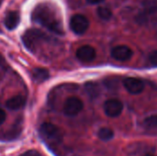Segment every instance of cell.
Returning a JSON list of instances; mask_svg holds the SVG:
<instances>
[{
    "mask_svg": "<svg viewBox=\"0 0 157 156\" xmlns=\"http://www.w3.org/2000/svg\"><path fill=\"white\" fill-rule=\"evenodd\" d=\"M84 108L83 101L76 97H71L66 99L64 105H63V112L66 116L74 117L79 114Z\"/></svg>",
    "mask_w": 157,
    "mask_h": 156,
    "instance_id": "cell-6",
    "label": "cell"
},
{
    "mask_svg": "<svg viewBox=\"0 0 157 156\" xmlns=\"http://www.w3.org/2000/svg\"><path fill=\"white\" fill-rule=\"evenodd\" d=\"M97 13H98V16L103 20H109L112 17L111 10L107 6H99L97 10Z\"/></svg>",
    "mask_w": 157,
    "mask_h": 156,
    "instance_id": "cell-16",
    "label": "cell"
},
{
    "mask_svg": "<svg viewBox=\"0 0 157 156\" xmlns=\"http://www.w3.org/2000/svg\"><path fill=\"white\" fill-rule=\"evenodd\" d=\"M140 23L155 24L157 22V0H144L143 11L139 14Z\"/></svg>",
    "mask_w": 157,
    "mask_h": 156,
    "instance_id": "cell-3",
    "label": "cell"
},
{
    "mask_svg": "<svg viewBox=\"0 0 157 156\" xmlns=\"http://www.w3.org/2000/svg\"><path fill=\"white\" fill-rule=\"evenodd\" d=\"M98 137L101 140V141H104V142H108V141H110L113 139L114 137V132L111 129L109 128H101L98 132Z\"/></svg>",
    "mask_w": 157,
    "mask_h": 156,
    "instance_id": "cell-14",
    "label": "cell"
},
{
    "mask_svg": "<svg viewBox=\"0 0 157 156\" xmlns=\"http://www.w3.org/2000/svg\"><path fill=\"white\" fill-rule=\"evenodd\" d=\"M40 136L50 144H59L63 142V133L61 130L54 124L44 122L40 127Z\"/></svg>",
    "mask_w": 157,
    "mask_h": 156,
    "instance_id": "cell-2",
    "label": "cell"
},
{
    "mask_svg": "<svg viewBox=\"0 0 157 156\" xmlns=\"http://www.w3.org/2000/svg\"><path fill=\"white\" fill-rule=\"evenodd\" d=\"M144 126L148 130L157 129V115H153L146 118L144 121Z\"/></svg>",
    "mask_w": 157,
    "mask_h": 156,
    "instance_id": "cell-17",
    "label": "cell"
},
{
    "mask_svg": "<svg viewBox=\"0 0 157 156\" xmlns=\"http://www.w3.org/2000/svg\"><path fill=\"white\" fill-rule=\"evenodd\" d=\"M123 86L126 90L132 95L141 94L144 90V83L142 79L135 77H127L123 81Z\"/></svg>",
    "mask_w": 157,
    "mask_h": 156,
    "instance_id": "cell-8",
    "label": "cell"
},
{
    "mask_svg": "<svg viewBox=\"0 0 157 156\" xmlns=\"http://www.w3.org/2000/svg\"><path fill=\"white\" fill-rule=\"evenodd\" d=\"M32 19L54 33H63L62 21L59 19L56 12L46 4H40L34 8Z\"/></svg>",
    "mask_w": 157,
    "mask_h": 156,
    "instance_id": "cell-1",
    "label": "cell"
},
{
    "mask_svg": "<svg viewBox=\"0 0 157 156\" xmlns=\"http://www.w3.org/2000/svg\"><path fill=\"white\" fill-rule=\"evenodd\" d=\"M144 156H155V155H153V154H146V155H144Z\"/></svg>",
    "mask_w": 157,
    "mask_h": 156,
    "instance_id": "cell-21",
    "label": "cell"
},
{
    "mask_svg": "<svg viewBox=\"0 0 157 156\" xmlns=\"http://www.w3.org/2000/svg\"><path fill=\"white\" fill-rule=\"evenodd\" d=\"M86 91L90 97H97L99 94V86L95 82H88L85 86Z\"/></svg>",
    "mask_w": 157,
    "mask_h": 156,
    "instance_id": "cell-15",
    "label": "cell"
},
{
    "mask_svg": "<svg viewBox=\"0 0 157 156\" xmlns=\"http://www.w3.org/2000/svg\"><path fill=\"white\" fill-rule=\"evenodd\" d=\"M88 3H90V4H93V5H95V4H99V3H102L104 0H86Z\"/></svg>",
    "mask_w": 157,
    "mask_h": 156,
    "instance_id": "cell-20",
    "label": "cell"
},
{
    "mask_svg": "<svg viewBox=\"0 0 157 156\" xmlns=\"http://www.w3.org/2000/svg\"><path fill=\"white\" fill-rule=\"evenodd\" d=\"M111 56L120 62H125L132 58V51L126 45H119L111 50Z\"/></svg>",
    "mask_w": 157,
    "mask_h": 156,
    "instance_id": "cell-9",
    "label": "cell"
},
{
    "mask_svg": "<svg viewBox=\"0 0 157 156\" xmlns=\"http://www.w3.org/2000/svg\"><path fill=\"white\" fill-rule=\"evenodd\" d=\"M148 62H149L150 65L157 67V50L150 53V55L148 57Z\"/></svg>",
    "mask_w": 157,
    "mask_h": 156,
    "instance_id": "cell-18",
    "label": "cell"
},
{
    "mask_svg": "<svg viewBox=\"0 0 157 156\" xmlns=\"http://www.w3.org/2000/svg\"><path fill=\"white\" fill-rule=\"evenodd\" d=\"M44 34L39 29H28L22 36V41L27 49L34 51L37 47V44L42 40Z\"/></svg>",
    "mask_w": 157,
    "mask_h": 156,
    "instance_id": "cell-4",
    "label": "cell"
},
{
    "mask_svg": "<svg viewBox=\"0 0 157 156\" xmlns=\"http://www.w3.org/2000/svg\"><path fill=\"white\" fill-rule=\"evenodd\" d=\"M123 110V104L118 99H109L104 103V112L108 117H119Z\"/></svg>",
    "mask_w": 157,
    "mask_h": 156,
    "instance_id": "cell-7",
    "label": "cell"
},
{
    "mask_svg": "<svg viewBox=\"0 0 157 156\" xmlns=\"http://www.w3.org/2000/svg\"><path fill=\"white\" fill-rule=\"evenodd\" d=\"M33 80L36 83H42L49 78V72L44 68H35L31 72Z\"/></svg>",
    "mask_w": 157,
    "mask_h": 156,
    "instance_id": "cell-13",
    "label": "cell"
},
{
    "mask_svg": "<svg viewBox=\"0 0 157 156\" xmlns=\"http://www.w3.org/2000/svg\"><path fill=\"white\" fill-rule=\"evenodd\" d=\"M26 104V98L23 96H16L6 102V107L10 110H17L23 108Z\"/></svg>",
    "mask_w": 157,
    "mask_h": 156,
    "instance_id": "cell-12",
    "label": "cell"
},
{
    "mask_svg": "<svg viewBox=\"0 0 157 156\" xmlns=\"http://www.w3.org/2000/svg\"><path fill=\"white\" fill-rule=\"evenodd\" d=\"M96 50L89 45H84L76 51V57L81 62L89 63L96 58Z\"/></svg>",
    "mask_w": 157,
    "mask_h": 156,
    "instance_id": "cell-10",
    "label": "cell"
},
{
    "mask_svg": "<svg viewBox=\"0 0 157 156\" xmlns=\"http://www.w3.org/2000/svg\"><path fill=\"white\" fill-rule=\"evenodd\" d=\"M6 112L2 108H0V125L6 120Z\"/></svg>",
    "mask_w": 157,
    "mask_h": 156,
    "instance_id": "cell-19",
    "label": "cell"
},
{
    "mask_svg": "<svg viewBox=\"0 0 157 156\" xmlns=\"http://www.w3.org/2000/svg\"><path fill=\"white\" fill-rule=\"evenodd\" d=\"M20 20V17L19 14L17 11H11L8 12L5 17V26L9 29L12 30L14 29H16L19 23Z\"/></svg>",
    "mask_w": 157,
    "mask_h": 156,
    "instance_id": "cell-11",
    "label": "cell"
},
{
    "mask_svg": "<svg viewBox=\"0 0 157 156\" xmlns=\"http://www.w3.org/2000/svg\"><path fill=\"white\" fill-rule=\"evenodd\" d=\"M89 27V20L87 17L81 14H76L72 17L70 20L71 29L78 35L84 34Z\"/></svg>",
    "mask_w": 157,
    "mask_h": 156,
    "instance_id": "cell-5",
    "label": "cell"
}]
</instances>
